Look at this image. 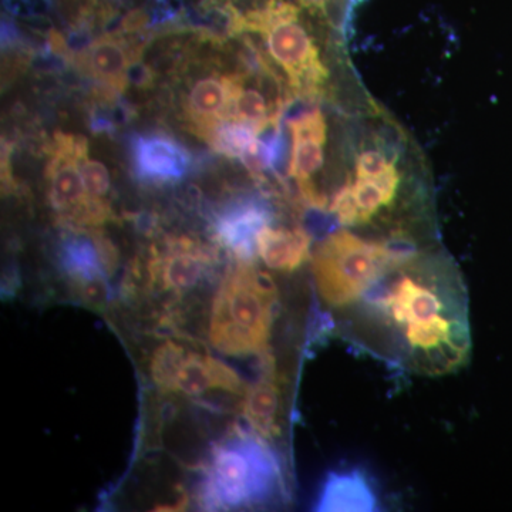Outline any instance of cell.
Instances as JSON below:
<instances>
[{
    "instance_id": "1",
    "label": "cell",
    "mask_w": 512,
    "mask_h": 512,
    "mask_svg": "<svg viewBox=\"0 0 512 512\" xmlns=\"http://www.w3.org/2000/svg\"><path fill=\"white\" fill-rule=\"evenodd\" d=\"M359 311L386 336L393 362L407 370L443 376L470 359L466 291L439 259L417 254L396 266L363 296Z\"/></svg>"
},
{
    "instance_id": "2",
    "label": "cell",
    "mask_w": 512,
    "mask_h": 512,
    "mask_svg": "<svg viewBox=\"0 0 512 512\" xmlns=\"http://www.w3.org/2000/svg\"><path fill=\"white\" fill-rule=\"evenodd\" d=\"M195 493L205 511L265 507L282 495L281 461L269 441L245 426L212 444Z\"/></svg>"
},
{
    "instance_id": "3",
    "label": "cell",
    "mask_w": 512,
    "mask_h": 512,
    "mask_svg": "<svg viewBox=\"0 0 512 512\" xmlns=\"http://www.w3.org/2000/svg\"><path fill=\"white\" fill-rule=\"evenodd\" d=\"M279 311L271 276L254 262H235L212 298L208 338L227 356H264Z\"/></svg>"
},
{
    "instance_id": "4",
    "label": "cell",
    "mask_w": 512,
    "mask_h": 512,
    "mask_svg": "<svg viewBox=\"0 0 512 512\" xmlns=\"http://www.w3.org/2000/svg\"><path fill=\"white\" fill-rule=\"evenodd\" d=\"M416 255V244L407 235L367 241L349 231L333 232L312 256L319 298L339 311L356 305L387 272Z\"/></svg>"
},
{
    "instance_id": "5",
    "label": "cell",
    "mask_w": 512,
    "mask_h": 512,
    "mask_svg": "<svg viewBox=\"0 0 512 512\" xmlns=\"http://www.w3.org/2000/svg\"><path fill=\"white\" fill-rule=\"evenodd\" d=\"M217 252L190 237H170L154 245L144 264L131 268L124 286L127 296L161 298L165 303L161 320L177 323L178 303L204 288L214 276Z\"/></svg>"
},
{
    "instance_id": "6",
    "label": "cell",
    "mask_w": 512,
    "mask_h": 512,
    "mask_svg": "<svg viewBox=\"0 0 512 512\" xmlns=\"http://www.w3.org/2000/svg\"><path fill=\"white\" fill-rule=\"evenodd\" d=\"M86 156V138L56 134L46 167L47 200L67 228H96L114 218L110 202L94 200L84 185L80 163Z\"/></svg>"
},
{
    "instance_id": "7",
    "label": "cell",
    "mask_w": 512,
    "mask_h": 512,
    "mask_svg": "<svg viewBox=\"0 0 512 512\" xmlns=\"http://www.w3.org/2000/svg\"><path fill=\"white\" fill-rule=\"evenodd\" d=\"M69 229L57 248L63 278L84 301L103 302L119 268V251L94 228Z\"/></svg>"
},
{
    "instance_id": "8",
    "label": "cell",
    "mask_w": 512,
    "mask_h": 512,
    "mask_svg": "<svg viewBox=\"0 0 512 512\" xmlns=\"http://www.w3.org/2000/svg\"><path fill=\"white\" fill-rule=\"evenodd\" d=\"M262 36L269 56L282 67L295 93L316 96L322 92L320 87L326 82L328 70L311 35L299 25L298 19L272 26Z\"/></svg>"
},
{
    "instance_id": "9",
    "label": "cell",
    "mask_w": 512,
    "mask_h": 512,
    "mask_svg": "<svg viewBox=\"0 0 512 512\" xmlns=\"http://www.w3.org/2000/svg\"><path fill=\"white\" fill-rule=\"evenodd\" d=\"M248 386L227 363L215 359L204 350L187 345L175 367L167 394L200 400L207 394L224 393L242 399Z\"/></svg>"
},
{
    "instance_id": "10",
    "label": "cell",
    "mask_w": 512,
    "mask_h": 512,
    "mask_svg": "<svg viewBox=\"0 0 512 512\" xmlns=\"http://www.w3.org/2000/svg\"><path fill=\"white\" fill-rule=\"evenodd\" d=\"M272 224V211L258 198H239L225 205L211 224L212 238L235 262H254L256 239Z\"/></svg>"
},
{
    "instance_id": "11",
    "label": "cell",
    "mask_w": 512,
    "mask_h": 512,
    "mask_svg": "<svg viewBox=\"0 0 512 512\" xmlns=\"http://www.w3.org/2000/svg\"><path fill=\"white\" fill-rule=\"evenodd\" d=\"M241 80L242 74L212 73L190 84L184 97V111L188 124L198 136L207 140L218 124L231 119Z\"/></svg>"
},
{
    "instance_id": "12",
    "label": "cell",
    "mask_w": 512,
    "mask_h": 512,
    "mask_svg": "<svg viewBox=\"0 0 512 512\" xmlns=\"http://www.w3.org/2000/svg\"><path fill=\"white\" fill-rule=\"evenodd\" d=\"M131 150L134 173L144 183H177L190 170L187 148L165 134H141L134 138Z\"/></svg>"
},
{
    "instance_id": "13",
    "label": "cell",
    "mask_w": 512,
    "mask_h": 512,
    "mask_svg": "<svg viewBox=\"0 0 512 512\" xmlns=\"http://www.w3.org/2000/svg\"><path fill=\"white\" fill-rule=\"evenodd\" d=\"M140 49H134L126 37H97L86 49L73 56L74 64L86 76L104 84L111 92H121L127 86V72L138 59Z\"/></svg>"
},
{
    "instance_id": "14",
    "label": "cell",
    "mask_w": 512,
    "mask_h": 512,
    "mask_svg": "<svg viewBox=\"0 0 512 512\" xmlns=\"http://www.w3.org/2000/svg\"><path fill=\"white\" fill-rule=\"evenodd\" d=\"M261 357V373L242 397L241 413L249 429L272 441L281 434V382L274 357L269 353Z\"/></svg>"
},
{
    "instance_id": "15",
    "label": "cell",
    "mask_w": 512,
    "mask_h": 512,
    "mask_svg": "<svg viewBox=\"0 0 512 512\" xmlns=\"http://www.w3.org/2000/svg\"><path fill=\"white\" fill-rule=\"evenodd\" d=\"M316 511L369 512L379 507L372 478L360 468H346L329 473L320 487Z\"/></svg>"
},
{
    "instance_id": "16",
    "label": "cell",
    "mask_w": 512,
    "mask_h": 512,
    "mask_svg": "<svg viewBox=\"0 0 512 512\" xmlns=\"http://www.w3.org/2000/svg\"><path fill=\"white\" fill-rule=\"evenodd\" d=\"M312 239L303 228L266 225L256 239V254L269 269L292 272L311 256Z\"/></svg>"
},
{
    "instance_id": "17",
    "label": "cell",
    "mask_w": 512,
    "mask_h": 512,
    "mask_svg": "<svg viewBox=\"0 0 512 512\" xmlns=\"http://www.w3.org/2000/svg\"><path fill=\"white\" fill-rule=\"evenodd\" d=\"M262 133L264 131L254 124L229 119L218 124L205 141H208L215 151L224 156L241 158Z\"/></svg>"
},
{
    "instance_id": "18",
    "label": "cell",
    "mask_w": 512,
    "mask_h": 512,
    "mask_svg": "<svg viewBox=\"0 0 512 512\" xmlns=\"http://www.w3.org/2000/svg\"><path fill=\"white\" fill-rule=\"evenodd\" d=\"M80 170H82L84 185H86L90 197L94 198V200L107 201L111 180L106 165L86 156L83 158L82 163H80Z\"/></svg>"
},
{
    "instance_id": "19",
    "label": "cell",
    "mask_w": 512,
    "mask_h": 512,
    "mask_svg": "<svg viewBox=\"0 0 512 512\" xmlns=\"http://www.w3.org/2000/svg\"><path fill=\"white\" fill-rule=\"evenodd\" d=\"M289 130L293 138L315 140L326 143V120L322 111L313 109L289 121Z\"/></svg>"
},
{
    "instance_id": "20",
    "label": "cell",
    "mask_w": 512,
    "mask_h": 512,
    "mask_svg": "<svg viewBox=\"0 0 512 512\" xmlns=\"http://www.w3.org/2000/svg\"><path fill=\"white\" fill-rule=\"evenodd\" d=\"M393 160L380 150H366L356 158V178H375L382 174Z\"/></svg>"
},
{
    "instance_id": "21",
    "label": "cell",
    "mask_w": 512,
    "mask_h": 512,
    "mask_svg": "<svg viewBox=\"0 0 512 512\" xmlns=\"http://www.w3.org/2000/svg\"><path fill=\"white\" fill-rule=\"evenodd\" d=\"M150 23V15L147 10L133 9L120 20L121 33H137L146 28Z\"/></svg>"
},
{
    "instance_id": "22",
    "label": "cell",
    "mask_w": 512,
    "mask_h": 512,
    "mask_svg": "<svg viewBox=\"0 0 512 512\" xmlns=\"http://www.w3.org/2000/svg\"><path fill=\"white\" fill-rule=\"evenodd\" d=\"M302 6L312 10H325L326 0H299Z\"/></svg>"
}]
</instances>
